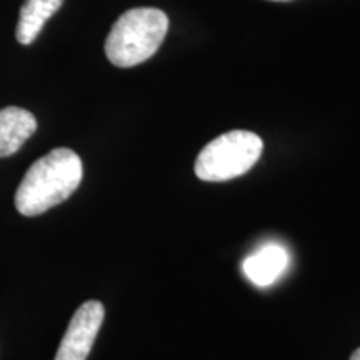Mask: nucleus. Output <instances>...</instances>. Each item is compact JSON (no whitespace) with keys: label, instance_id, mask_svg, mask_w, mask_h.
I'll return each mask as SVG.
<instances>
[{"label":"nucleus","instance_id":"f257e3e1","mask_svg":"<svg viewBox=\"0 0 360 360\" xmlns=\"http://www.w3.org/2000/svg\"><path fill=\"white\" fill-rule=\"evenodd\" d=\"M84 177L80 157L70 148H53L27 170L15 193L17 210L25 217L45 214L77 191Z\"/></svg>","mask_w":360,"mask_h":360},{"label":"nucleus","instance_id":"f03ea898","mask_svg":"<svg viewBox=\"0 0 360 360\" xmlns=\"http://www.w3.org/2000/svg\"><path fill=\"white\" fill-rule=\"evenodd\" d=\"M169 30L165 12L152 7L130 8L117 19L105 40V56L115 67L139 65L159 51Z\"/></svg>","mask_w":360,"mask_h":360},{"label":"nucleus","instance_id":"7ed1b4c3","mask_svg":"<svg viewBox=\"0 0 360 360\" xmlns=\"http://www.w3.org/2000/svg\"><path fill=\"white\" fill-rule=\"evenodd\" d=\"M264 142L249 130H231L202 148L195 160V175L205 182H225L240 177L257 164Z\"/></svg>","mask_w":360,"mask_h":360},{"label":"nucleus","instance_id":"20e7f679","mask_svg":"<svg viewBox=\"0 0 360 360\" xmlns=\"http://www.w3.org/2000/svg\"><path fill=\"white\" fill-rule=\"evenodd\" d=\"M103 317L105 309L98 300H89L80 305L67 327L53 360H87Z\"/></svg>","mask_w":360,"mask_h":360},{"label":"nucleus","instance_id":"39448f33","mask_svg":"<svg viewBox=\"0 0 360 360\" xmlns=\"http://www.w3.org/2000/svg\"><path fill=\"white\" fill-rule=\"evenodd\" d=\"M289 267V254L278 244L264 245L242 264L245 277L259 287L272 285Z\"/></svg>","mask_w":360,"mask_h":360},{"label":"nucleus","instance_id":"423d86ee","mask_svg":"<svg viewBox=\"0 0 360 360\" xmlns=\"http://www.w3.org/2000/svg\"><path fill=\"white\" fill-rule=\"evenodd\" d=\"M37 130L34 114L20 107L0 110V157L15 154Z\"/></svg>","mask_w":360,"mask_h":360},{"label":"nucleus","instance_id":"0eeeda50","mask_svg":"<svg viewBox=\"0 0 360 360\" xmlns=\"http://www.w3.org/2000/svg\"><path fill=\"white\" fill-rule=\"evenodd\" d=\"M64 0H25L20 8L15 37L20 44H32L42 32L45 22L62 7Z\"/></svg>","mask_w":360,"mask_h":360},{"label":"nucleus","instance_id":"6e6552de","mask_svg":"<svg viewBox=\"0 0 360 360\" xmlns=\"http://www.w3.org/2000/svg\"><path fill=\"white\" fill-rule=\"evenodd\" d=\"M350 360H360V347L352 354V357H350Z\"/></svg>","mask_w":360,"mask_h":360},{"label":"nucleus","instance_id":"1a4fd4ad","mask_svg":"<svg viewBox=\"0 0 360 360\" xmlns=\"http://www.w3.org/2000/svg\"><path fill=\"white\" fill-rule=\"evenodd\" d=\"M276 2H287V0H276Z\"/></svg>","mask_w":360,"mask_h":360}]
</instances>
